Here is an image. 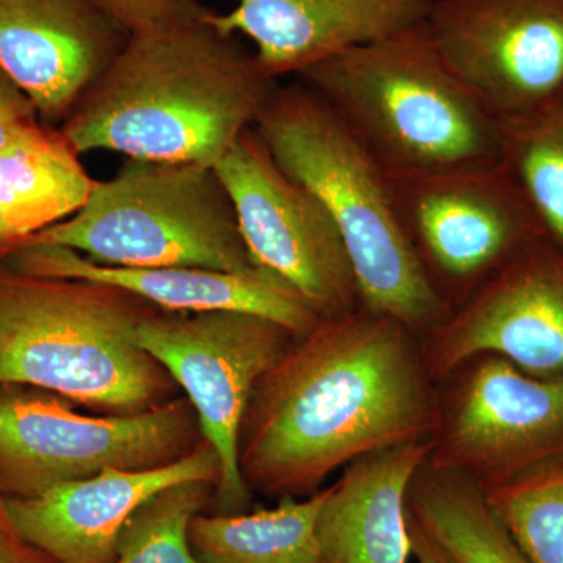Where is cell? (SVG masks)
Segmentation results:
<instances>
[{
	"mask_svg": "<svg viewBox=\"0 0 563 563\" xmlns=\"http://www.w3.org/2000/svg\"><path fill=\"white\" fill-rule=\"evenodd\" d=\"M296 336L258 314L154 309L140 321L136 342L165 366L198 413L203 439L217 451L221 481L217 514H244L252 493L239 466V437L258 380Z\"/></svg>",
	"mask_w": 563,
	"mask_h": 563,
	"instance_id": "cell-8",
	"label": "cell"
},
{
	"mask_svg": "<svg viewBox=\"0 0 563 563\" xmlns=\"http://www.w3.org/2000/svg\"><path fill=\"white\" fill-rule=\"evenodd\" d=\"M0 563H57L18 531L0 495Z\"/></svg>",
	"mask_w": 563,
	"mask_h": 563,
	"instance_id": "cell-27",
	"label": "cell"
},
{
	"mask_svg": "<svg viewBox=\"0 0 563 563\" xmlns=\"http://www.w3.org/2000/svg\"><path fill=\"white\" fill-rule=\"evenodd\" d=\"M210 14L129 36L58 125L74 150L217 166L254 128L277 80Z\"/></svg>",
	"mask_w": 563,
	"mask_h": 563,
	"instance_id": "cell-2",
	"label": "cell"
},
{
	"mask_svg": "<svg viewBox=\"0 0 563 563\" xmlns=\"http://www.w3.org/2000/svg\"><path fill=\"white\" fill-rule=\"evenodd\" d=\"M433 0H239L210 22L254 43L255 57L273 79L428 21Z\"/></svg>",
	"mask_w": 563,
	"mask_h": 563,
	"instance_id": "cell-17",
	"label": "cell"
},
{
	"mask_svg": "<svg viewBox=\"0 0 563 563\" xmlns=\"http://www.w3.org/2000/svg\"><path fill=\"white\" fill-rule=\"evenodd\" d=\"M129 36L96 0H0V69L51 125L69 117Z\"/></svg>",
	"mask_w": 563,
	"mask_h": 563,
	"instance_id": "cell-14",
	"label": "cell"
},
{
	"mask_svg": "<svg viewBox=\"0 0 563 563\" xmlns=\"http://www.w3.org/2000/svg\"><path fill=\"white\" fill-rule=\"evenodd\" d=\"M95 181L60 128L38 121L0 151V258L68 220Z\"/></svg>",
	"mask_w": 563,
	"mask_h": 563,
	"instance_id": "cell-19",
	"label": "cell"
},
{
	"mask_svg": "<svg viewBox=\"0 0 563 563\" xmlns=\"http://www.w3.org/2000/svg\"><path fill=\"white\" fill-rule=\"evenodd\" d=\"M296 77L390 177L503 165L504 125L446 65L426 22Z\"/></svg>",
	"mask_w": 563,
	"mask_h": 563,
	"instance_id": "cell-3",
	"label": "cell"
},
{
	"mask_svg": "<svg viewBox=\"0 0 563 563\" xmlns=\"http://www.w3.org/2000/svg\"><path fill=\"white\" fill-rule=\"evenodd\" d=\"M532 563H563V459L484 490Z\"/></svg>",
	"mask_w": 563,
	"mask_h": 563,
	"instance_id": "cell-23",
	"label": "cell"
},
{
	"mask_svg": "<svg viewBox=\"0 0 563 563\" xmlns=\"http://www.w3.org/2000/svg\"><path fill=\"white\" fill-rule=\"evenodd\" d=\"M3 265L18 273L54 279L101 282L166 312L233 310L279 322L296 336L322 321L317 310L287 280L257 268L229 273L203 268H121L101 265L69 247L27 243L14 247Z\"/></svg>",
	"mask_w": 563,
	"mask_h": 563,
	"instance_id": "cell-15",
	"label": "cell"
},
{
	"mask_svg": "<svg viewBox=\"0 0 563 563\" xmlns=\"http://www.w3.org/2000/svg\"><path fill=\"white\" fill-rule=\"evenodd\" d=\"M503 166L529 202L544 239L563 252V103L504 125Z\"/></svg>",
	"mask_w": 563,
	"mask_h": 563,
	"instance_id": "cell-22",
	"label": "cell"
},
{
	"mask_svg": "<svg viewBox=\"0 0 563 563\" xmlns=\"http://www.w3.org/2000/svg\"><path fill=\"white\" fill-rule=\"evenodd\" d=\"M55 393L0 385V495L33 498L103 470L162 468L202 442L187 396L132 415L77 413Z\"/></svg>",
	"mask_w": 563,
	"mask_h": 563,
	"instance_id": "cell-7",
	"label": "cell"
},
{
	"mask_svg": "<svg viewBox=\"0 0 563 563\" xmlns=\"http://www.w3.org/2000/svg\"><path fill=\"white\" fill-rule=\"evenodd\" d=\"M214 168L255 266L292 285L322 320L361 307L354 268L331 213L282 169L254 128Z\"/></svg>",
	"mask_w": 563,
	"mask_h": 563,
	"instance_id": "cell-10",
	"label": "cell"
},
{
	"mask_svg": "<svg viewBox=\"0 0 563 563\" xmlns=\"http://www.w3.org/2000/svg\"><path fill=\"white\" fill-rule=\"evenodd\" d=\"M390 184L402 231L451 313L544 239L503 165L390 177Z\"/></svg>",
	"mask_w": 563,
	"mask_h": 563,
	"instance_id": "cell-9",
	"label": "cell"
},
{
	"mask_svg": "<svg viewBox=\"0 0 563 563\" xmlns=\"http://www.w3.org/2000/svg\"><path fill=\"white\" fill-rule=\"evenodd\" d=\"M432 439L366 454L325 487L317 518L320 563H409L407 495Z\"/></svg>",
	"mask_w": 563,
	"mask_h": 563,
	"instance_id": "cell-18",
	"label": "cell"
},
{
	"mask_svg": "<svg viewBox=\"0 0 563 563\" xmlns=\"http://www.w3.org/2000/svg\"><path fill=\"white\" fill-rule=\"evenodd\" d=\"M129 35L190 24L211 13L199 0H96Z\"/></svg>",
	"mask_w": 563,
	"mask_h": 563,
	"instance_id": "cell-25",
	"label": "cell"
},
{
	"mask_svg": "<svg viewBox=\"0 0 563 563\" xmlns=\"http://www.w3.org/2000/svg\"><path fill=\"white\" fill-rule=\"evenodd\" d=\"M154 306L101 282L18 273L0 262V385L55 393L111 415L179 396L136 329Z\"/></svg>",
	"mask_w": 563,
	"mask_h": 563,
	"instance_id": "cell-4",
	"label": "cell"
},
{
	"mask_svg": "<svg viewBox=\"0 0 563 563\" xmlns=\"http://www.w3.org/2000/svg\"><path fill=\"white\" fill-rule=\"evenodd\" d=\"M325 488L274 509L192 518L188 540L202 563H320L317 518Z\"/></svg>",
	"mask_w": 563,
	"mask_h": 563,
	"instance_id": "cell-21",
	"label": "cell"
},
{
	"mask_svg": "<svg viewBox=\"0 0 563 563\" xmlns=\"http://www.w3.org/2000/svg\"><path fill=\"white\" fill-rule=\"evenodd\" d=\"M38 121L27 96L0 69V151Z\"/></svg>",
	"mask_w": 563,
	"mask_h": 563,
	"instance_id": "cell-26",
	"label": "cell"
},
{
	"mask_svg": "<svg viewBox=\"0 0 563 563\" xmlns=\"http://www.w3.org/2000/svg\"><path fill=\"white\" fill-rule=\"evenodd\" d=\"M217 485L187 481L158 492L125 521L113 563H202L192 553L188 529L213 503Z\"/></svg>",
	"mask_w": 563,
	"mask_h": 563,
	"instance_id": "cell-24",
	"label": "cell"
},
{
	"mask_svg": "<svg viewBox=\"0 0 563 563\" xmlns=\"http://www.w3.org/2000/svg\"><path fill=\"white\" fill-rule=\"evenodd\" d=\"M426 335L432 380L487 354L532 376L563 373V252L533 243Z\"/></svg>",
	"mask_w": 563,
	"mask_h": 563,
	"instance_id": "cell-13",
	"label": "cell"
},
{
	"mask_svg": "<svg viewBox=\"0 0 563 563\" xmlns=\"http://www.w3.org/2000/svg\"><path fill=\"white\" fill-rule=\"evenodd\" d=\"M221 481V462L206 439L192 453L162 468L103 470L57 485L33 498H3L21 536L57 563H113L125 521L172 485Z\"/></svg>",
	"mask_w": 563,
	"mask_h": 563,
	"instance_id": "cell-16",
	"label": "cell"
},
{
	"mask_svg": "<svg viewBox=\"0 0 563 563\" xmlns=\"http://www.w3.org/2000/svg\"><path fill=\"white\" fill-rule=\"evenodd\" d=\"M27 243L121 268H257L228 188L214 166L199 163L128 158L111 179L95 181L79 211Z\"/></svg>",
	"mask_w": 563,
	"mask_h": 563,
	"instance_id": "cell-6",
	"label": "cell"
},
{
	"mask_svg": "<svg viewBox=\"0 0 563 563\" xmlns=\"http://www.w3.org/2000/svg\"><path fill=\"white\" fill-rule=\"evenodd\" d=\"M417 336L358 307L296 339L244 413L239 466L250 492L307 498L363 455L431 440L442 409Z\"/></svg>",
	"mask_w": 563,
	"mask_h": 563,
	"instance_id": "cell-1",
	"label": "cell"
},
{
	"mask_svg": "<svg viewBox=\"0 0 563 563\" xmlns=\"http://www.w3.org/2000/svg\"><path fill=\"white\" fill-rule=\"evenodd\" d=\"M255 131L282 169L320 198L342 233L361 307L420 335L450 307L422 272L396 213L390 177L342 118L302 81L274 88Z\"/></svg>",
	"mask_w": 563,
	"mask_h": 563,
	"instance_id": "cell-5",
	"label": "cell"
},
{
	"mask_svg": "<svg viewBox=\"0 0 563 563\" xmlns=\"http://www.w3.org/2000/svg\"><path fill=\"white\" fill-rule=\"evenodd\" d=\"M558 459H563V373L532 376L487 354L442 410L428 463L487 490Z\"/></svg>",
	"mask_w": 563,
	"mask_h": 563,
	"instance_id": "cell-12",
	"label": "cell"
},
{
	"mask_svg": "<svg viewBox=\"0 0 563 563\" xmlns=\"http://www.w3.org/2000/svg\"><path fill=\"white\" fill-rule=\"evenodd\" d=\"M443 60L503 125L563 103V0H433Z\"/></svg>",
	"mask_w": 563,
	"mask_h": 563,
	"instance_id": "cell-11",
	"label": "cell"
},
{
	"mask_svg": "<svg viewBox=\"0 0 563 563\" xmlns=\"http://www.w3.org/2000/svg\"><path fill=\"white\" fill-rule=\"evenodd\" d=\"M409 521L410 547L417 563H455L431 537L422 531L421 526L407 514Z\"/></svg>",
	"mask_w": 563,
	"mask_h": 563,
	"instance_id": "cell-28",
	"label": "cell"
},
{
	"mask_svg": "<svg viewBox=\"0 0 563 563\" xmlns=\"http://www.w3.org/2000/svg\"><path fill=\"white\" fill-rule=\"evenodd\" d=\"M407 514L455 563H532L463 474L426 462L410 484Z\"/></svg>",
	"mask_w": 563,
	"mask_h": 563,
	"instance_id": "cell-20",
	"label": "cell"
}]
</instances>
